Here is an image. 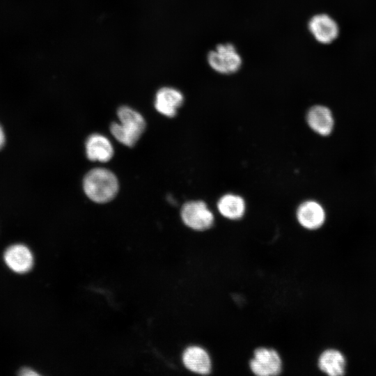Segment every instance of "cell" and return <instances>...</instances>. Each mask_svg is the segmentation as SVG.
I'll return each mask as SVG.
<instances>
[{"label": "cell", "mask_w": 376, "mask_h": 376, "mask_svg": "<svg viewBox=\"0 0 376 376\" xmlns=\"http://www.w3.org/2000/svg\"><path fill=\"white\" fill-rule=\"evenodd\" d=\"M83 187L87 196L96 203H106L113 199L118 190L116 175L109 170L97 168L85 176Z\"/></svg>", "instance_id": "1"}, {"label": "cell", "mask_w": 376, "mask_h": 376, "mask_svg": "<svg viewBox=\"0 0 376 376\" xmlns=\"http://www.w3.org/2000/svg\"><path fill=\"white\" fill-rule=\"evenodd\" d=\"M117 115L120 123H111L110 131L119 142L132 147L143 132L146 122L139 113L126 106L120 107Z\"/></svg>", "instance_id": "2"}, {"label": "cell", "mask_w": 376, "mask_h": 376, "mask_svg": "<svg viewBox=\"0 0 376 376\" xmlns=\"http://www.w3.org/2000/svg\"><path fill=\"white\" fill-rule=\"evenodd\" d=\"M209 66L221 75L237 72L242 67V59L236 47L230 42L219 44L207 56Z\"/></svg>", "instance_id": "3"}, {"label": "cell", "mask_w": 376, "mask_h": 376, "mask_svg": "<svg viewBox=\"0 0 376 376\" xmlns=\"http://www.w3.org/2000/svg\"><path fill=\"white\" fill-rule=\"evenodd\" d=\"M180 214L183 223L196 231L208 230L214 221L213 213L202 201L185 203L182 207Z\"/></svg>", "instance_id": "4"}, {"label": "cell", "mask_w": 376, "mask_h": 376, "mask_svg": "<svg viewBox=\"0 0 376 376\" xmlns=\"http://www.w3.org/2000/svg\"><path fill=\"white\" fill-rule=\"evenodd\" d=\"M251 371L257 376H276L282 371V360L276 350L258 347L249 361Z\"/></svg>", "instance_id": "5"}, {"label": "cell", "mask_w": 376, "mask_h": 376, "mask_svg": "<svg viewBox=\"0 0 376 376\" xmlns=\"http://www.w3.org/2000/svg\"><path fill=\"white\" fill-rule=\"evenodd\" d=\"M182 361L189 371L207 375L212 372V360L209 353L198 345H191L185 348L182 354Z\"/></svg>", "instance_id": "6"}, {"label": "cell", "mask_w": 376, "mask_h": 376, "mask_svg": "<svg viewBox=\"0 0 376 376\" xmlns=\"http://www.w3.org/2000/svg\"><path fill=\"white\" fill-rule=\"evenodd\" d=\"M308 29L315 39L322 44L333 42L338 35L336 22L326 14H318L311 18Z\"/></svg>", "instance_id": "7"}, {"label": "cell", "mask_w": 376, "mask_h": 376, "mask_svg": "<svg viewBox=\"0 0 376 376\" xmlns=\"http://www.w3.org/2000/svg\"><path fill=\"white\" fill-rule=\"evenodd\" d=\"M3 258L7 266L13 272L24 274L33 265V256L29 249L23 244H13L6 250Z\"/></svg>", "instance_id": "8"}, {"label": "cell", "mask_w": 376, "mask_h": 376, "mask_svg": "<svg viewBox=\"0 0 376 376\" xmlns=\"http://www.w3.org/2000/svg\"><path fill=\"white\" fill-rule=\"evenodd\" d=\"M296 216L299 224L308 230L320 228L325 221L324 208L319 203L311 200L299 205Z\"/></svg>", "instance_id": "9"}, {"label": "cell", "mask_w": 376, "mask_h": 376, "mask_svg": "<svg viewBox=\"0 0 376 376\" xmlns=\"http://www.w3.org/2000/svg\"><path fill=\"white\" fill-rule=\"evenodd\" d=\"M183 101L184 96L180 91L172 87H163L156 93L155 107L160 113L173 117Z\"/></svg>", "instance_id": "10"}, {"label": "cell", "mask_w": 376, "mask_h": 376, "mask_svg": "<svg viewBox=\"0 0 376 376\" xmlns=\"http://www.w3.org/2000/svg\"><path fill=\"white\" fill-rule=\"evenodd\" d=\"M308 126L316 133L329 135L334 127V118L331 111L326 107L315 105L311 107L306 115Z\"/></svg>", "instance_id": "11"}, {"label": "cell", "mask_w": 376, "mask_h": 376, "mask_svg": "<svg viewBox=\"0 0 376 376\" xmlns=\"http://www.w3.org/2000/svg\"><path fill=\"white\" fill-rule=\"evenodd\" d=\"M86 150L88 158L92 161L105 162L110 160L113 155V146L109 140L99 134L88 136L86 142Z\"/></svg>", "instance_id": "12"}, {"label": "cell", "mask_w": 376, "mask_h": 376, "mask_svg": "<svg viewBox=\"0 0 376 376\" xmlns=\"http://www.w3.org/2000/svg\"><path fill=\"white\" fill-rule=\"evenodd\" d=\"M217 210L226 219H240L244 214L246 205L242 197L233 194H226L218 201Z\"/></svg>", "instance_id": "13"}, {"label": "cell", "mask_w": 376, "mask_h": 376, "mask_svg": "<svg viewBox=\"0 0 376 376\" xmlns=\"http://www.w3.org/2000/svg\"><path fill=\"white\" fill-rule=\"evenodd\" d=\"M320 369L330 376H339L344 374L345 359L338 350H327L323 352L318 359Z\"/></svg>", "instance_id": "14"}, {"label": "cell", "mask_w": 376, "mask_h": 376, "mask_svg": "<svg viewBox=\"0 0 376 376\" xmlns=\"http://www.w3.org/2000/svg\"><path fill=\"white\" fill-rule=\"evenodd\" d=\"M18 374L22 376H33V375H39V374L36 372L34 370L29 368H22Z\"/></svg>", "instance_id": "15"}, {"label": "cell", "mask_w": 376, "mask_h": 376, "mask_svg": "<svg viewBox=\"0 0 376 376\" xmlns=\"http://www.w3.org/2000/svg\"><path fill=\"white\" fill-rule=\"evenodd\" d=\"M6 141L5 134L3 130L0 125V150L3 147Z\"/></svg>", "instance_id": "16"}]
</instances>
